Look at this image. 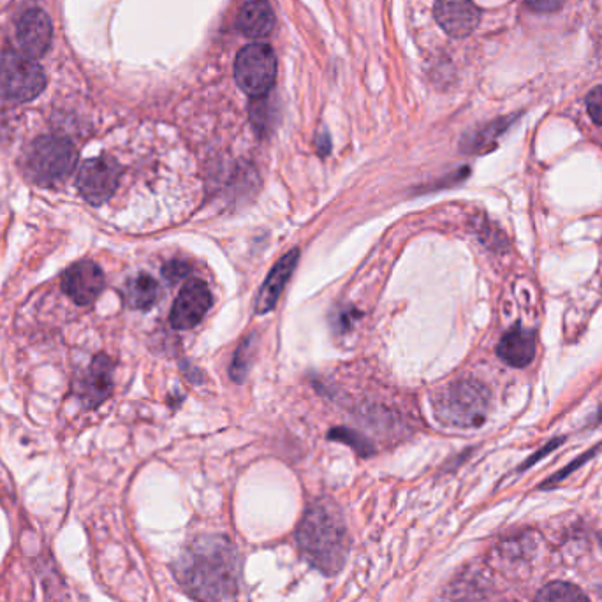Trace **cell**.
Masks as SVG:
<instances>
[{
  "instance_id": "6da1fadb",
  "label": "cell",
  "mask_w": 602,
  "mask_h": 602,
  "mask_svg": "<svg viewBox=\"0 0 602 602\" xmlns=\"http://www.w3.org/2000/svg\"><path fill=\"white\" fill-rule=\"evenodd\" d=\"M175 571L185 590L198 601L235 602L240 557L226 537H199L185 548Z\"/></svg>"
},
{
  "instance_id": "7a4b0ae2",
  "label": "cell",
  "mask_w": 602,
  "mask_h": 602,
  "mask_svg": "<svg viewBox=\"0 0 602 602\" xmlns=\"http://www.w3.org/2000/svg\"><path fill=\"white\" fill-rule=\"evenodd\" d=\"M303 558L324 574H337L346 564L349 532L342 511L331 500H317L307 509L298 529Z\"/></svg>"
},
{
  "instance_id": "3957f363",
  "label": "cell",
  "mask_w": 602,
  "mask_h": 602,
  "mask_svg": "<svg viewBox=\"0 0 602 602\" xmlns=\"http://www.w3.org/2000/svg\"><path fill=\"white\" fill-rule=\"evenodd\" d=\"M78 164V150L64 136L46 134L30 143L23 154V171L32 184L55 187L62 184Z\"/></svg>"
},
{
  "instance_id": "277c9868",
  "label": "cell",
  "mask_w": 602,
  "mask_h": 602,
  "mask_svg": "<svg viewBox=\"0 0 602 602\" xmlns=\"http://www.w3.org/2000/svg\"><path fill=\"white\" fill-rule=\"evenodd\" d=\"M490 409V391L485 384L472 379L453 382L435 400V414L446 425L478 428Z\"/></svg>"
},
{
  "instance_id": "5b68a950",
  "label": "cell",
  "mask_w": 602,
  "mask_h": 602,
  "mask_svg": "<svg viewBox=\"0 0 602 602\" xmlns=\"http://www.w3.org/2000/svg\"><path fill=\"white\" fill-rule=\"evenodd\" d=\"M46 89V74L36 59L22 52L0 53V99L29 103Z\"/></svg>"
},
{
  "instance_id": "8992f818",
  "label": "cell",
  "mask_w": 602,
  "mask_h": 602,
  "mask_svg": "<svg viewBox=\"0 0 602 602\" xmlns=\"http://www.w3.org/2000/svg\"><path fill=\"white\" fill-rule=\"evenodd\" d=\"M277 78V57L268 45L256 43L243 48L235 62V80L247 96L265 97Z\"/></svg>"
},
{
  "instance_id": "52a82bcc",
  "label": "cell",
  "mask_w": 602,
  "mask_h": 602,
  "mask_svg": "<svg viewBox=\"0 0 602 602\" xmlns=\"http://www.w3.org/2000/svg\"><path fill=\"white\" fill-rule=\"evenodd\" d=\"M122 177V168L110 155L92 157L81 164L76 187L81 198L89 205L101 206L108 203L117 192Z\"/></svg>"
},
{
  "instance_id": "ba28073f",
  "label": "cell",
  "mask_w": 602,
  "mask_h": 602,
  "mask_svg": "<svg viewBox=\"0 0 602 602\" xmlns=\"http://www.w3.org/2000/svg\"><path fill=\"white\" fill-rule=\"evenodd\" d=\"M113 370L115 365L108 354H97L78 379L74 381V395L87 411H94L113 393Z\"/></svg>"
},
{
  "instance_id": "9c48e42d",
  "label": "cell",
  "mask_w": 602,
  "mask_h": 602,
  "mask_svg": "<svg viewBox=\"0 0 602 602\" xmlns=\"http://www.w3.org/2000/svg\"><path fill=\"white\" fill-rule=\"evenodd\" d=\"M103 270L92 259H81L69 266L60 277V287L69 300L80 307L92 305L104 291Z\"/></svg>"
},
{
  "instance_id": "30bf717a",
  "label": "cell",
  "mask_w": 602,
  "mask_h": 602,
  "mask_svg": "<svg viewBox=\"0 0 602 602\" xmlns=\"http://www.w3.org/2000/svg\"><path fill=\"white\" fill-rule=\"evenodd\" d=\"M212 307V293L203 280L191 279L180 289L171 309V326L175 330H192Z\"/></svg>"
},
{
  "instance_id": "8fae6325",
  "label": "cell",
  "mask_w": 602,
  "mask_h": 602,
  "mask_svg": "<svg viewBox=\"0 0 602 602\" xmlns=\"http://www.w3.org/2000/svg\"><path fill=\"white\" fill-rule=\"evenodd\" d=\"M53 27L43 9H29L16 23V41L20 50L32 59L43 57L52 46Z\"/></svg>"
},
{
  "instance_id": "7c38bea8",
  "label": "cell",
  "mask_w": 602,
  "mask_h": 602,
  "mask_svg": "<svg viewBox=\"0 0 602 602\" xmlns=\"http://www.w3.org/2000/svg\"><path fill=\"white\" fill-rule=\"evenodd\" d=\"M435 20L451 37H467L476 30L481 13L472 0H435Z\"/></svg>"
},
{
  "instance_id": "4fadbf2b",
  "label": "cell",
  "mask_w": 602,
  "mask_h": 602,
  "mask_svg": "<svg viewBox=\"0 0 602 602\" xmlns=\"http://www.w3.org/2000/svg\"><path fill=\"white\" fill-rule=\"evenodd\" d=\"M298 261H300V250L293 249L291 252H287L286 256L280 257L277 265L270 270L263 286L257 293L256 305H254V312L257 316H265L270 310L275 309L280 294L298 266Z\"/></svg>"
},
{
  "instance_id": "5bb4252c",
  "label": "cell",
  "mask_w": 602,
  "mask_h": 602,
  "mask_svg": "<svg viewBox=\"0 0 602 602\" xmlns=\"http://www.w3.org/2000/svg\"><path fill=\"white\" fill-rule=\"evenodd\" d=\"M497 354L509 367H527L536 356V337L532 331L525 330L522 326H514L513 330L507 331L506 335L500 338Z\"/></svg>"
},
{
  "instance_id": "9a60e30c",
  "label": "cell",
  "mask_w": 602,
  "mask_h": 602,
  "mask_svg": "<svg viewBox=\"0 0 602 602\" xmlns=\"http://www.w3.org/2000/svg\"><path fill=\"white\" fill-rule=\"evenodd\" d=\"M236 25L242 34L252 39L268 36L275 25L270 0H245L236 16Z\"/></svg>"
},
{
  "instance_id": "2e32d148",
  "label": "cell",
  "mask_w": 602,
  "mask_h": 602,
  "mask_svg": "<svg viewBox=\"0 0 602 602\" xmlns=\"http://www.w3.org/2000/svg\"><path fill=\"white\" fill-rule=\"evenodd\" d=\"M159 296V284L147 273H140L127 280L124 287V300L127 307L134 310H148L154 307Z\"/></svg>"
},
{
  "instance_id": "e0dca14e",
  "label": "cell",
  "mask_w": 602,
  "mask_h": 602,
  "mask_svg": "<svg viewBox=\"0 0 602 602\" xmlns=\"http://www.w3.org/2000/svg\"><path fill=\"white\" fill-rule=\"evenodd\" d=\"M509 122H511V118H500V120L490 122V124L483 125L476 131L467 134L462 140L463 152H467V154L485 152L486 148L492 147L500 134L506 131Z\"/></svg>"
},
{
  "instance_id": "ac0fdd59",
  "label": "cell",
  "mask_w": 602,
  "mask_h": 602,
  "mask_svg": "<svg viewBox=\"0 0 602 602\" xmlns=\"http://www.w3.org/2000/svg\"><path fill=\"white\" fill-rule=\"evenodd\" d=\"M536 602H590V599L573 583L553 581L537 592Z\"/></svg>"
},
{
  "instance_id": "d6986e66",
  "label": "cell",
  "mask_w": 602,
  "mask_h": 602,
  "mask_svg": "<svg viewBox=\"0 0 602 602\" xmlns=\"http://www.w3.org/2000/svg\"><path fill=\"white\" fill-rule=\"evenodd\" d=\"M250 120H252V125H254V129H256L259 136H265V134L272 131L273 106L266 99V96L256 97L252 101V104H250Z\"/></svg>"
},
{
  "instance_id": "ffe728a7",
  "label": "cell",
  "mask_w": 602,
  "mask_h": 602,
  "mask_svg": "<svg viewBox=\"0 0 602 602\" xmlns=\"http://www.w3.org/2000/svg\"><path fill=\"white\" fill-rule=\"evenodd\" d=\"M250 360H252V335L249 338H245L240 347L236 349L235 358H233V363L229 367V375L236 382H242L245 379L247 370H249Z\"/></svg>"
},
{
  "instance_id": "44dd1931",
  "label": "cell",
  "mask_w": 602,
  "mask_h": 602,
  "mask_svg": "<svg viewBox=\"0 0 602 602\" xmlns=\"http://www.w3.org/2000/svg\"><path fill=\"white\" fill-rule=\"evenodd\" d=\"M328 437L333 439V441L346 442L347 446H351L358 455L368 456L374 453L372 444H370L365 437H361L360 434L351 432V430H347V428H337V430L330 432Z\"/></svg>"
},
{
  "instance_id": "7402d4cb",
  "label": "cell",
  "mask_w": 602,
  "mask_h": 602,
  "mask_svg": "<svg viewBox=\"0 0 602 602\" xmlns=\"http://www.w3.org/2000/svg\"><path fill=\"white\" fill-rule=\"evenodd\" d=\"M587 110L595 124L602 125V85L595 87L587 97Z\"/></svg>"
},
{
  "instance_id": "603a6c76",
  "label": "cell",
  "mask_w": 602,
  "mask_h": 602,
  "mask_svg": "<svg viewBox=\"0 0 602 602\" xmlns=\"http://www.w3.org/2000/svg\"><path fill=\"white\" fill-rule=\"evenodd\" d=\"M525 2L537 13H553L566 4V0H525Z\"/></svg>"
},
{
  "instance_id": "cb8c5ba5",
  "label": "cell",
  "mask_w": 602,
  "mask_h": 602,
  "mask_svg": "<svg viewBox=\"0 0 602 602\" xmlns=\"http://www.w3.org/2000/svg\"><path fill=\"white\" fill-rule=\"evenodd\" d=\"M187 272H189L187 265L178 263V261H173V263L164 266V277H166L169 282H178V280L187 275Z\"/></svg>"
},
{
  "instance_id": "d4e9b609",
  "label": "cell",
  "mask_w": 602,
  "mask_h": 602,
  "mask_svg": "<svg viewBox=\"0 0 602 602\" xmlns=\"http://www.w3.org/2000/svg\"><path fill=\"white\" fill-rule=\"evenodd\" d=\"M317 148H319V154L326 155L331 150L330 138L323 134V136H319L317 138Z\"/></svg>"
}]
</instances>
